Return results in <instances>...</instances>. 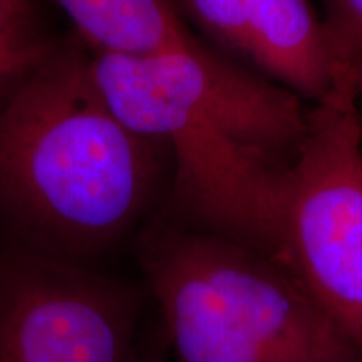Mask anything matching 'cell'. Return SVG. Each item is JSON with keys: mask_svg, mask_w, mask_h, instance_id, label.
Returning a JSON list of instances; mask_svg holds the SVG:
<instances>
[{"mask_svg": "<svg viewBox=\"0 0 362 362\" xmlns=\"http://www.w3.org/2000/svg\"><path fill=\"white\" fill-rule=\"evenodd\" d=\"M94 81L123 123L173 155L189 226L280 262V214L310 107L205 44L148 57L96 52Z\"/></svg>", "mask_w": 362, "mask_h": 362, "instance_id": "1", "label": "cell"}, {"mask_svg": "<svg viewBox=\"0 0 362 362\" xmlns=\"http://www.w3.org/2000/svg\"><path fill=\"white\" fill-rule=\"evenodd\" d=\"M96 52L148 57L202 44L176 0H54Z\"/></svg>", "mask_w": 362, "mask_h": 362, "instance_id": "7", "label": "cell"}, {"mask_svg": "<svg viewBox=\"0 0 362 362\" xmlns=\"http://www.w3.org/2000/svg\"><path fill=\"white\" fill-rule=\"evenodd\" d=\"M352 81H354V88L357 98L362 96V61L356 66L354 72H352Z\"/></svg>", "mask_w": 362, "mask_h": 362, "instance_id": "12", "label": "cell"}, {"mask_svg": "<svg viewBox=\"0 0 362 362\" xmlns=\"http://www.w3.org/2000/svg\"><path fill=\"white\" fill-rule=\"evenodd\" d=\"M280 262L362 352V115L352 76L310 106L284 192Z\"/></svg>", "mask_w": 362, "mask_h": 362, "instance_id": "4", "label": "cell"}, {"mask_svg": "<svg viewBox=\"0 0 362 362\" xmlns=\"http://www.w3.org/2000/svg\"><path fill=\"white\" fill-rule=\"evenodd\" d=\"M155 143L128 128L78 49H51L0 107V218L27 250L83 265L144 215Z\"/></svg>", "mask_w": 362, "mask_h": 362, "instance_id": "2", "label": "cell"}, {"mask_svg": "<svg viewBox=\"0 0 362 362\" xmlns=\"http://www.w3.org/2000/svg\"><path fill=\"white\" fill-rule=\"evenodd\" d=\"M206 37L247 69L312 103L342 78L309 0H176Z\"/></svg>", "mask_w": 362, "mask_h": 362, "instance_id": "6", "label": "cell"}, {"mask_svg": "<svg viewBox=\"0 0 362 362\" xmlns=\"http://www.w3.org/2000/svg\"><path fill=\"white\" fill-rule=\"evenodd\" d=\"M139 304L84 265L21 248L0 259V362H139Z\"/></svg>", "mask_w": 362, "mask_h": 362, "instance_id": "5", "label": "cell"}, {"mask_svg": "<svg viewBox=\"0 0 362 362\" xmlns=\"http://www.w3.org/2000/svg\"><path fill=\"white\" fill-rule=\"evenodd\" d=\"M139 259L176 362H362L296 274L255 248L156 223Z\"/></svg>", "mask_w": 362, "mask_h": 362, "instance_id": "3", "label": "cell"}, {"mask_svg": "<svg viewBox=\"0 0 362 362\" xmlns=\"http://www.w3.org/2000/svg\"><path fill=\"white\" fill-rule=\"evenodd\" d=\"M139 362H166L165 351H163L161 347H158V346L153 347V349L149 352H143Z\"/></svg>", "mask_w": 362, "mask_h": 362, "instance_id": "11", "label": "cell"}, {"mask_svg": "<svg viewBox=\"0 0 362 362\" xmlns=\"http://www.w3.org/2000/svg\"><path fill=\"white\" fill-rule=\"evenodd\" d=\"M49 52L51 47L25 29V17L11 12L0 2V90L19 84Z\"/></svg>", "mask_w": 362, "mask_h": 362, "instance_id": "8", "label": "cell"}, {"mask_svg": "<svg viewBox=\"0 0 362 362\" xmlns=\"http://www.w3.org/2000/svg\"><path fill=\"white\" fill-rule=\"evenodd\" d=\"M324 27L342 76L362 61V0H324Z\"/></svg>", "mask_w": 362, "mask_h": 362, "instance_id": "9", "label": "cell"}, {"mask_svg": "<svg viewBox=\"0 0 362 362\" xmlns=\"http://www.w3.org/2000/svg\"><path fill=\"white\" fill-rule=\"evenodd\" d=\"M0 2L6 6L8 11L17 13V16L25 17L27 16V7H29V0H0Z\"/></svg>", "mask_w": 362, "mask_h": 362, "instance_id": "10", "label": "cell"}]
</instances>
